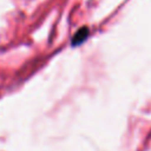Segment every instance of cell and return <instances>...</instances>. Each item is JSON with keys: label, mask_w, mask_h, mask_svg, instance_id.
<instances>
[{"label": "cell", "mask_w": 151, "mask_h": 151, "mask_svg": "<svg viewBox=\"0 0 151 151\" xmlns=\"http://www.w3.org/2000/svg\"><path fill=\"white\" fill-rule=\"evenodd\" d=\"M87 37H88V31H87V28H86V27L80 28V29L77 31V33L74 34V37H73V39H72V45L76 46V45L81 44L83 41L86 40Z\"/></svg>", "instance_id": "obj_1"}]
</instances>
